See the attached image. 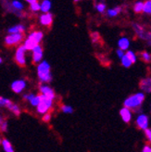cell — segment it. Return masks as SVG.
I'll return each instance as SVG.
<instances>
[{"label": "cell", "instance_id": "obj_1", "mask_svg": "<svg viewBox=\"0 0 151 152\" xmlns=\"http://www.w3.org/2000/svg\"><path fill=\"white\" fill-rule=\"evenodd\" d=\"M43 36H44V34L40 31L33 32L30 34L23 45L26 50H34L37 45H39V43L43 39Z\"/></svg>", "mask_w": 151, "mask_h": 152}, {"label": "cell", "instance_id": "obj_2", "mask_svg": "<svg viewBox=\"0 0 151 152\" xmlns=\"http://www.w3.org/2000/svg\"><path fill=\"white\" fill-rule=\"evenodd\" d=\"M37 75L39 79L44 83H49L52 80V75L50 72V65L47 61H42L37 66Z\"/></svg>", "mask_w": 151, "mask_h": 152}, {"label": "cell", "instance_id": "obj_3", "mask_svg": "<svg viewBox=\"0 0 151 152\" xmlns=\"http://www.w3.org/2000/svg\"><path fill=\"white\" fill-rule=\"evenodd\" d=\"M145 99V95L143 93H137V94H134L130 96L128 98L124 100V108L127 109H136L139 108L141 104L143 103Z\"/></svg>", "mask_w": 151, "mask_h": 152}, {"label": "cell", "instance_id": "obj_4", "mask_svg": "<svg viewBox=\"0 0 151 152\" xmlns=\"http://www.w3.org/2000/svg\"><path fill=\"white\" fill-rule=\"evenodd\" d=\"M41 96V102L40 104L37 106V112L40 113V114H47V111L49 110V109L52 107L53 105V100L48 99L44 95H40Z\"/></svg>", "mask_w": 151, "mask_h": 152}, {"label": "cell", "instance_id": "obj_5", "mask_svg": "<svg viewBox=\"0 0 151 152\" xmlns=\"http://www.w3.org/2000/svg\"><path fill=\"white\" fill-rule=\"evenodd\" d=\"M25 52L26 48H24V45L18 48L16 50V54H15V60L20 66H25L26 64V58H25Z\"/></svg>", "mask_w": 151, "mask_h": 152}, {"label": "cell", "instance_id": "obj_6", "mask_svg": "<svg viewBox=\"0 0 151 152\" xmlns=\"http://www.w3.org/2000/svg\"><path fill=\"white\" fill-rule=\"evenodd\" d=\"M22 38H23V35L22 34H9L7 36H6L5 38V43L7 45H16L18 43H20Z\"/></svg>", "mask_w": 151, "mask_h": 152}, {"label": "cell", "instance_id": "obj_7", "mask_svg": "<svg viewBox=\"0 0 151 152\" xmlns=\"http://www.w3.org/2000/svg\"><path fill=\"white\" fill-rule=\"evenodd\" d=\"M26 87V82L24 80H16L11 83V89L15 93H20Z\"/></svg>", "mask_w": 151, "mask_h": 152}, {"label": "cell", "instance_id": "obj_8", "mask_svg": "<svg viewBox=\"0 0 151 152\" xmlns=\"http://www.w3.org/2000/svg\"><path fill=\"white\" fill-rule=\"evenodd\" d=\"M136 124L142 130H147L148 129V117L145 114H141L136 119Z\"/></svg>", "mask_w": 151, "mask_h": 152}, {"label": "cell", "instance_id": "obj_9", "mask_svg": "<svg viewBox=\"0 0 151 152\" xmlns=\"http://www.w3.org/2000/svg\"><path fill=\"white\" fill-rule=\"evenodd\" d=\"M40 92H41V95H44L47 98H48V99L53 100L55 98L54 91H53V89L47 86H40Z\"/></svg>", "mask_w": 151, "mask_h": 152}, {"label": "cell", "instance_id": "obj_10", "mask_svg": "<svg viewBox=\"0 0 151 152\" xmlns=\"http://www.w3.org/2000/svg\"><path fill=\"white\" fill-rule=\"evenodd\" d=\"M43 58V49L42 47L39 45L33 50V60L34 63L40 62Z\"/></svg>", "mask_w": 151, "mask_h": 152}, {"label": "cell", "instance_id": "obj_11", "mask_svg": "<svg viewBox=\"0 0 151 152\" xmlns=\"http://www.w3.org/2000/svg\"><path fill=\"white\" fill-rule=\"evenodd\" d=\"M40 22L42 25L44 26H49L53 22V15L51 13H44L40 16Z\"/></svg>", "mask_w": 151, "mask_h": 152}, {"label": "cell", "instance_id": "obj_12", "mask_svg": "<svg viewBox=\"0 0 151 152\" xmlns=\"http://www.w3.org/2000/svg\"><path fill=\"white\" fill-rule=\"evenodd\" d=\"M120 117H122V119L123 120L124 123H129L132 119V111L130 109L123 108L120 110Z\"/></svg>", "mask_w": 151, "mask_h": 152}, {"label": "cell", "instance_id": "obj_13", "mask_svg": "<svg viewBox=\"0 0 151 152\" xmlns=\"http://www.w3.org/2000/svg\"><path fill=\"white\" fill-rule=\"evenodd\" d=\"M140 88L147 93L151 92V77L142 80L140 83Z\"/></svg>", "mask_w": 151, "mask_h": 152}, {"label": "cell", "instance_id": "obj_14", "mask_svg": "<svg viewBox=\"0 0 151 152\" xmlns=\"http://www.w3.org/2000/svg\"><path fill=\"white\" fill-rule=\"evenodd\" d=\"M118 45H119V48H120L119 49L123 50H123H127L128 48L130 47V41L126 37H122L119 40V42H118Z\"/></svg>", "mask_w": 151, "mask_h": 152}, {"label": "cell", "instance_id": "obj_15", "mask_svg": "<svg viewBox=\"0 0 151 152\" xmlns=\"http://www.w3.org/2000/svg\"><path fill=\"white\" fill-rule=\"evenodd\" d=\"M25 31V27L21 24H18V25H15L11 28H9L7 30V32L9 33V34H21Z\"/></svg>", "mask_w": 151, "mask_h": 152}, {"label": "cell", "instance_id": "obj_16", "mask_svg": "<svg viewBox=\"0 0 151 152\" xmlns=\"http://www.w3.org/2000/svg\"><path fill=\"white\" fill-rule=\"evenodd\" d=\"M27 2L30 3V9H31L32 11L36 12L41 10V4H39L38 1H36V0H27Z\"/></svg>", "mask_w": 151, "mask_h": 152}, {"label": "cell", "instance_id": "obj_17", "mask_svg": "<svg viewBox=\"0 0 151 152\" xmlns=\"http://www.w3.org/2000/svg\"><path fill=\"white\" fill-rule=\"evenodd\" d=\"M1 145L3 146V148L6 152H14V148L12 147V144L6 138L2 139V144Z\"/></svg>", "mask_w": 151, "mask_h": 152}, {"label": "cell", "instance_id": "obj_18", "mask_svg": "<svg viewBox=\"0 0 151 152\" xmlns=\"http://www.w3.org/2000/svg\"><path fill=\"white\" fill-rule=\"evenodd\" d=\"M7 109H9L10 111H12L15 115H17V116H19L20 114V108L18 107V105H16V104H14L13 102H10L9 104V106L7 107Z\"/></svg>", "mask_w": 151, "mask_h": 152}, {"label": "cell", "instance_id": "obj_19", "mask_svg": "<svg viewBox=\"0 0 151 152\" xmlns=\"http://www.w3.org/2000/svg\"><path fill=\"white\" fill-rule=\"evenodd\" d=\"M51 9V2L48 0H44L41 4V11L44 13H48Z\"/></svg>", "mask_w": 151, "mask_h": 152}, {"label": "cell", "instance_id": "obj_20", "mask_svg": "<svg viewBox=\"0 0 151 152\" xmlns=\"http://www.w3.org/2000/svg\"><path fill=\"white\" fill-rule=\"evenodd\" d=\"M120 11H122V7H114V9H110L109 10H108V16L115 17Z\"/></svg>", "mask_w": 151, "mask_h": 152}, {"label": "cell", "instance_id": "obj_21", "mask_svg": "<svg viewBox=\"0 0 151 152\" xmlns=\"http://www.w3.org/2000/svg\"><path fill=\"white\" fill-rule=\"evenodd\" d=\"M7 130V121L5 120L4 117L0 116V131L6 132Z\"/></svg>", "mask_w": 151, "mask_h": 152}, {"label": "cell", "instance_id": "obj_22", "mask_svg": "<svg viewBox=\"0 0 151 152\" xmlns=\"http://www.w3.org/2000/svg\"><path fill=\"white\" fill-rule=\"evenodd\" d=\"M133 10L136 13L142 12L143 10H144V3L143 2H136L133 7Z\"/></svg>", "mask_w": 151, "mask_h": 152}, {"label": "cell", "instance_id": "obj_23", "mask_svg": "<svg viewBox=\"0 0 151 152\" xmlns=\"http://www.w3.org/2000/svg\"><path fill=\"white\" fill-rule=\"evenodd\" d=\"M125 56H126L128 58H129V59L131 60L132 63H134L135 61H136V55H135L133 51H131V50H128V51L126 52Z\"/></svg>", "mask_w": 151, "mask_h": 152}, {"label": "cell", "instance_id": "obj_24", "mask_svg": "<svg viewBox=\"0 0 151 152\" xmlns=\"http://www.w3.org/2000/svg\"><path fill=\"white\" fill-rule=\"evenodd\" d=\"M41 102V96H34V97L33 98V99L30 101V103H31V105L34 106V107H37Z\"/></svg>", "mask_w": 151, "mask_h": 152}, {"label": "cell", "instance_id": "obj_25", "mask_svg": "<svg viewBox=\"0 0 151 152\" xmlns=\"http://www.w3.org/2000/svg\"><path fill=\"white\" fill-rule=\"evenodd\" d=\"M143 11H144L145 13H147V14L151 15V0L147 1L144 4V10H143Z\"/></svg>", "mask_w": 151, "mask_h": 152}, {"label": "cell", "instance_id": "obj_26", "mask_svg": "<svg viewBox=\"0 0 151 152\" xmlns=\"http://www.w3.org/2000/svg\"><path fill=\"white\" fill-rule=\"evenodd\" d=\"M122 64H123V66H124V67H126V68H129L133 63H132L131 60L124 55L123 58H122Z\"/></svg>", "mask_w": 151, "mask_h": 152}, {"label": "cell", "instance_id": "obj_27", "mask_svg": "<svg viewBox=\"0 0 151 152\" xmlns=\"http://www.w3.org/2000/svg\"><path fill=\"white\" fill-rule=\"evenodd\" d=\"M10 102L11 101L9 99H7V98H5L3 96H0V107H6L7 108Z\"/></svg>", "mask_w": 151, "mask_h": 152}, {"label": "cell", "instance_id": "obj_28", "mask_svg": "<svg viewBox=\"0 0 151 152\" xmlns=\"http://www.w3.org/2000/svg\"><path fill=\"white\" fill-rule=\"evenodd\" d=\"M61 110L64 113H68V114H71L73 112V109L71 106H68V105H63L61 107Z\"/></svg>", "mask_w": 151, "mask_h": 152}, {"label": "cell", "instance_id": "obj_29", "mask_svg": "<svg viewBox=\"0 0 151 152\" xmlns=\"http://www.w3.org/2000/svg\"><path fill=\"white\" fill-rule=\"evenodd\" d=\"M141 57H142V58L145 60V61H147V62H149L150 60H151V55L149 54L148 52H147V51H144L141 54Z\"/></svg>", "mask_w": 151, "mask_h": 152}, {"label": "cell", "instance_id": "obj_30", "mask_svg": "<svg viewBox=\"0 0 151 152\" xmlns=\"http://www.w3.org/2000/svg\"><path fill=\"white\" fill-rule=\"evenodd\" d=\"M96 10L98 11V12L103 13L106 10V5L103 4V3H99V4H97L96 6Z\"/></svg>", "mask_w": 151, "mask_h": 152}, {"label": "cell", "instance_id": "obj_31", "mask_svg": "<svg viewBox=\"0 0 151 152\" xmlns=\"http://www.w3.org/2000/svg\"><path fill=\"white\" fill-rule=\"evenodd\" d=\"M50 120H51V114L49 112H47V114H44L43 116V121H46V123H47V121H49Z\"/></svg>", "mask_w": 151, "mask_h": 152}, {"label": "cell", "instance_id": "obj_32", "mask_svg": "<svg viewBox=\"0 0 151 152\" xmlns=\"http://www.w3.org/2000/svg\"><path fill=\"white\" fill-rule=\"evenodd\" d=\"M98 39H99V34H97V33H93L92 34V40H93V42H96Z\"/></svg>", "mask_w": 151, "mask_h": 152}, {"label": "cell", "instance_id": "obj_33", "mask_svg": "<svg viewBox=\"0 0 151 152\" xmlns=\"http://www.w3.org/2000/svg\"><path fill=\"white\" fill-rule=\"evenodd\" d=\"M117 55H118V57L120 58V59H122L123 58V56L125 55L124 54V53H123V50H120V49H118L117 50Z\"/></svg>", "mask_w": 151, "mask_h": 152}, {"label": "cell", "instance_id": "obj_34", "mask_svg": "<svg viewBox=\"0 0 151 152\" xmlns=\"http://www.w3.org/2000/svg\"><path fill=\"white\" fill-rule=\"evenodd\" d=\"M142 152H151V147H149V146H145L144 148H143Z\"/></svg>", "mask_w": 151, "mask_h": 152}, {"label": "cell", "instance_id": "obj_35", "mask_svg": "<svg viewBox=\"0 0 151 152\" xmlns=\"http://www.w3.org/2000/svg\"><path fill=\"white\" fill-rule=\"evenodd\" d=\"M145 134H146V136L148 139L151 137V130H150V129H147V130L145 131Z\"/></svg>", "mask_w": 151, "mask_h": 152}, {"label": "cell", "instance_id": "obj_36", "mask_svg": "<svg viewBox=\"0 0 151 152\" xmlns=\"http://www.w3.org/2000/svg\"><path fill=\"white\" fill-rule=\"evenodd\" d=\"M2 144V139H1V136H0V145Z\"/></svg>", "mask_w": 151, "mask_h": 152}, {"label": "cell", "instance_id": "obj_37", "mask_svg": "<svg viewBox=\"0 0 151 152\" xmlns=\"http://www.w3.org/2000/svg\"><path fill=\"white\" fill-rule=\"evenodd\" d=\"M2 63V58H1V57H0V64Z\"/></svg>", "mask_w": 151, "mask_h": 152}, {"label": "cell", "instance_id": "obj_38", "mask_svg": "<svg viewBox=\"0 0 151 152\" xmlns=\"http://www.w3.org/2000/svg\"><path fill=\"white\" fill-rule=\"evenodd\" d=\"M149 141H150V143H151V137L149 138Z\"/></svg>", "mask_w": 151, "mask_h": 152}]
</instances>
